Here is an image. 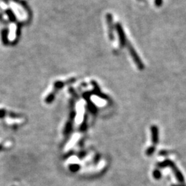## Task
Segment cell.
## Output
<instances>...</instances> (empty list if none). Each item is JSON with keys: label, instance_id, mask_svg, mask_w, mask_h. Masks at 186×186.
Instances as JSON below:
<instances>
[{"label": "cell", "instance_id": "6da1fadb", "mask_svg": "<svg viewBox=\"0 0 186 186\" xmlns=\"http://www.w3.org/2000/svg\"><path fill=\"white\" fill-rule=\"evenodd\" d=\"M126 47H127L128 50L130 52V56H131L132 60L134 61V63L135 64L136 67H137V68L139 70H144L145 69V66L144 63H143L140 57L139 56V55L137 54V52H136L135 49L134 48L132 45L130 44L128 41L127 42V44H126Z\"/></svg>", "mask_w": 186, "mask_h": 186}, {"label": "cell", "instance_id": "7a4b0ae2", "mask_svg": "<svg viewBox=\"0 0 186 186\" xmlns=\"http://www.w3.org/2000/svg\"><path fill=\"white\" fill-rule=\"evenodd\" d=\"M115 29L117 32L118 36V40H119V46L121 48H124L126 46V44H127V39H126V36L124 32V29H123L121 24L119 22H117L115 24Z\"/></svg>", "mask_w": 186, "mask_h": 186}, {"label": "cell", "instance_id": "3957f363", "mask_svg": "<svg viewBox=\"0 0 186 186\" xmlns=\"http://www.w3.org/2000/svg\"><path fill=\"white\" fill-rule=\"evenodd\" d=\"M106 19L108 25V37L110 41L113 42L114 40V24H113V16L111 13H108L106 15Z\"/></svg>", "mask_w": 186, "mask_h": 186}, {"label": "cell", "instance_id": "277c9868", "mask_svg": "<svg viewBox=\"0 0 186 186\" xmlns=\"http://www.w3.org/2000/svg\"><path fill=\"white\" fill-rule=\"evenodd\" d=\"M169 167H170L172 170L174 175H175L177 181H179L180 183L183 184L184 182H185V178H184L183 175L182 174L181 172L180 171V169L178 168L175 163L173 162L172 163Z\"/></svg>", "mask_w": 186, "mask_h": 186}, {"label": "cell", "instance_id": "5b68a950", "mask_svg": "<svg viewBox=\"0 0 186 186\" xmlns=\"http://www.w3.org/2000/svg\"><path fill=\"white\" fill-rule=\"evenodd\" d=\"M151 132H152V141L154 144H157L159 143V128L157 126H152L151 127Z\"/></svg>", "mask_w": 186, "mask_h": 186}, {"label": "cell", "instance_id": "8992f818", "mask_svg": "<svg viewBox=\"0 0 186 186\" xmlns=\"http://www.w3.org/2000/svg\"><path fill=\"white\" fill-rule=\"evenodd\" d=\"M9 30L8 28H4L1 30V39L2 44L4 46H8L9 44Z\"/></svg>", "mask_w": 186, "mask_h": 186}, {"label": "cell", "instance_id": "52a82bcc", "mask_svg": "<svg viewBox=\"0 0 186 186\" xmlns=\"http://www.w3.org/2000/svg\"><path fill=\"white\" fill-rule=\"evenodd\" d=\"M22 23H21V22H18V23L17 24V28H16V37H15V39L14 42H13V45H15L17 43L19 42V37L20 36H21V33H22Z\"/></svg>", "mask_w": 186, "mask_h": 186}, {"label": "cell", "instance_id": "ba28073f", "mask_svg": "<svg viewBox=\"0 0 186 186\" xmlns=\"http://www.w3.org/2000/svg\"><path fill=\"white\" fill-rule=\"evenodd\" d=\"M172 163H173L172 161H171L170 159H167L163 161H162V162H159L157 163V167H158L159 168H161V169L165 168V167H169Z\"/></svg>", "mask_w": 186, "mask_h": 186}, {"label": "cell", "instance_id": "9c48e42d", "mask_svg": "<svg viewBox=\"0 0 186 186\" xmlns=\"http://www.w3.org/2000/svg\"><path fill=\"white\" fill-rule=\"evenodd\" d=\"M5 12H6V15L8 16V17H9L10 22H16V19H17V18H16V15H15L14 12L12 11L11 9H8L7 10H6Z\"/></svg>", "mask_w": 186, "mask_h": 186}, {"label": "cell", "instance_id": "30bf717a", "mask_svg": "<svg viewBox=\"0 0 186 186\" xmlns=\"http://www.w3.org/2000/svg\"><path fill=\"white\" fill-rule=\"evenodd\" d=\"M153 177H154L155 179L159 180L161 178V177H162V174H161V171L159 170V169H154V172H153Z\"/></svg>", "mask_w": 186, "mask_h": 186}, {"label": "cell", "instance_id": "8fae6325", "mask_svg": "<svg viewBox=\"0 0 186 186\" xmlns=\"http://www.w3.org/2000/svg\"><path fill=\"white\" fill-rule=\"evenodd\" d=\"M155 150H156V148H155L154 146H150V148H148V149H147L146 150V154L148 155V156H151V155H152L153 154H154V152H155Z\"/></svg>", "mask_w": 186, "mask_h": 186}, {"label": "cell", "instance_id": "7c38bea8", "mask_svg": "<svg viewBox=\"0 0 186 186\" xmlns=\"http://www.w3.org/2000/svg\"><path fill=\"white\" fill-rule=\"evenodd\" d=\"M163 0H154V6L157 8L161 7L163 5Z\"/></svg>", "mask_w": 186, "mask_h": 186}, {"label": "cell", "instance_id": "4fadbf2b", "mask_svg": "<svg viewBox=\"0 0 186 186\" xmlns=\"http://www.w3.org/2000/svg\"><path fill=\"white\" fill-rule=\"evenodd\" d=\"M7 114V111L4 108H1L0 109V118H4L6 115Z\"/></svg>", "mask_w": 186, "mask_h": 186}, {"label": "cell", "instance_id": "5bb4252c", "mask_svg": "<svg viewBox=\"0 0 186 186\" xmlns=\"http://www.w3.org/2000/svg\"><path fill=\"white\" fill-rule=\"evenodd\" d=\"M169 154V152H167V150H161L160 152H159V154L160 155H161V156H163V157H165V156H167V154Z\"/></svg>", "mask_w": 186, "mask_h": 186}, {"label": "cell", "instance_id": "9a60e30c", "mask_svg": "<svg viewBox=\"0 0 186 186\" xmlns=\"http://www.w3.org/2000/svg\"><path fill=\"white\" fill-rule=\"evenodd\" d=\"M171 186H186L185 184H175V185H172Z\"/></svg>", "mask_w": 186, "mask_h": 186}, {"label": "cell", "instance_id": "2e32d148", "mask_svg": "<svg viewBox=\"0 0 186 186\" xmlns=\"http://www.w3.org/2000/svg\"><path fill=\"white\" fill-rule=\"evenodd\" d=\"M4 150V147L2 145H0V151H2Z\"/></svg>", "mask_w": 186, "mask_h": 186}, {"label": "cell", "instance_id": "e0dca14e", "mask_svg": "<svg viewBox=\"0 0 186 186\" xmlns=\"http://www.w3.org/2000/svg\"><path fill=\"white\" fill-rule=\"evenodd\" d=\"M14 1H15V2H19V0H13Z\"/></svg>", "mask_w": 186, "mask_h": 186}, {"label": "cell", "instance_id": "ac0fdd59", "mask_svg": "<svg viewBox=\"0 0 186 186\" xmlns=\"http://www.w3.org/2000/svg\"><path fill=\"white\" fill-rule=\"evenodd\" d=\"M4 1H5V2H7V3H9V0H4Z\"/></svg>", "mask_w": 186, "mask_h": 186}, {"label": "cell", "instance_id": "d6986e66", "mask_svg": "<svg viewBox=\"0 0 186 186\" xmlns=\"http://www.w3.org/2000/svg\"><path fill=\"white\" fill-rule=\"evenodd\" d=\"M138 1H143V0H138Z\"/></svg>", "mask_w": 186, "mask_h": 186}]
</instances>
